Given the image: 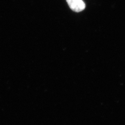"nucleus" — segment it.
<instances>
[{
    "mask_svg": "<svg viewBox=\"0 0 125 125\" xmlns=\"http://www.w3.org/2000/svg\"><path fill=\"white\" fill-rule=\"evenodd\" d=\"M67 3L73 11L80 12L85 8V4L83 0H66Z\"/></svg>",
    "mask_w": 125,
    "mask_h": 125,
    "instance_id": "nucleus-1",
    "label": "nucleus"
}]
</instances>
